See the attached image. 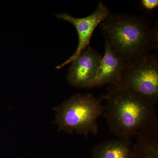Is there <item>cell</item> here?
I'll return each instance as SVG.
<instances>
[{"label":"cell","mask_w":158,"mask_h":158,"mask_svg":"<svg viewBox=\"0 0 158 158\" xmlns=\"http://www.w3.org/2000/svg\"><path fill=\"white\" fill-rule=\"evenodd\" d=\"M104 56L102 57L94 79L87 88L115 85L123 77L131 62L116 53L105 38Z\"/></svg>","instance_id":"6"},{"label":"cell","mask_w":158,"mask_h":158,"mask_svg":"<svg viewBox=\"0 0 158 158\" xmlns=\"http://www.w3.org/2000/svg\"><path fill=\"white\" fill-rule=\"evenodd\" d=\"M132 144L127 138L105 141L93 148L92 158H132Z\"/></svg>","instance_id":"9"},{"label":"cell","mask_w":158,"mask_h":158,"mask_svg":"<svg viewBox=\"0 0 158 158\" xmlns=\"http://www.w3.org/2000/svg\"><path fill=\"white\" fill-rule=\"evenodd\" d=\"M53 110L59 131L88 136L98 133V120L103 115L104 106L100 99L91 94H78Z\"/></svg>","instance_id":"3"},{"label":"cell","mask_w":158,"mask_h":158,"mask_svg":"<svg viewBox=\"0 0 158 158\" xmlns=\"http://www.w3.org/2000/svg\"><path fill=\"white\" fill-rule=\"evenodd\" d=\"M158 122L141 130L132 144V158H158Z\"/></svg>","instance_id":"8"},{"label":"cell","mask_w":158,"mask_h":158,"mask_svg":"<svg viewBox=\"0 0 158 158\" xmlns=\"http://www.w3.org/2000/svg\"><path fill=\"white\" fill-rule=\"evenodd\" d=\"M104 115L110 132L119 138L131 139L157 118L155 104L127 90L108 91Z\"/></svg>","instance_id":"2"},{"label":"cell","mask_w":158,"mask_h":158,"mask_svg":"<svg viewBox=\"0 0 158 158\" xmlns=\"http://www.w3.org/2000/svg\"><path fill=\"white\" fill-rule=\"evenodd\" d=\"M110 14V10L102 2H100L96 10L86 17H75L67 13H61L56 15L58 18L64 20L73 25L78 36V44L74 53L65 62L58 65L57 69H60L72 62L88 47L95 28Z\"/></svg>","instance_id":"5"},{"label":"cell","mask_w":158,"mask_h":158,"mask_svg":"<svg viewBox=\"0 0 158 158\" xmlns=\"http://www.w3.org/2000/svg\"><path fill=\"white\" fill-rule=\"evenodd\" d=\"M99 25L113 51L128 62L157 50V24L152 27L146 18L110 14Z\"/></svg>","instance_id":"1"},{"label":"cell","mask_w":158,"mask_h":158,"mask_svg":"<svg viewBox=\"0 0 158 158\" xmlns=\"http://www.w3.org/2000/svg\"><path fill=\"white\" fill-rule=\"evenodd\" d=\"M102 56L88 46L73 61L67 75L68 83L77 88H87L96 75Z\"/></svg>","instance_id":"7"},{"label":"cell","mask_w":158,"mask_h":158,"mask_svg":"<svg viewBox=\"0 0 158 158\" xmlns=\"http://www.w3.org/2000/svg\"><path fill=\"white\" fill-rule=\"evenodd\" d=\"M141 4L144 9L150 11L156 9L158 6V0H141Z\"/></svg>","instance_id":"10"},{"label":"cell","mask_w":158,"mask_h":158,"mask_svg":"<svg viewBox=\"0 0 158 158\" xmlns=\"http://www.w3.org/2000/svg\"><path fill=\"white\" fill-rule=\"evenodd\" d=\"M108 91L127 90L158 104V58L156 53L144 54L130 63L121 80L108 85Z\"/></svg>","instance_id":"4"}]
</instances>
